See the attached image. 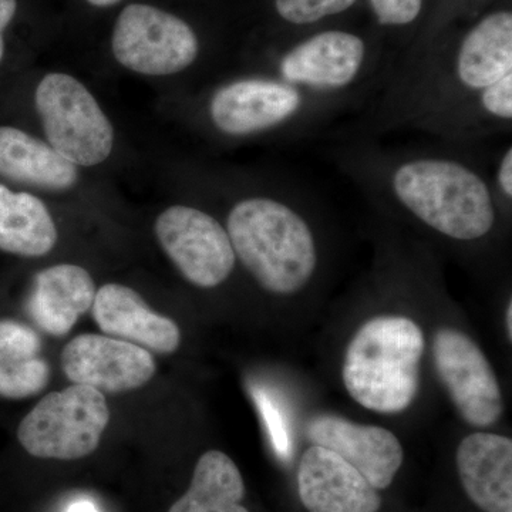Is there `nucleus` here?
Masks as SVG:
<instances>
[{"label":"nucleus","instance_id":"f257e3e1","mask_svg":"<svg viewBox=\"0 0 512 512\" xmlns=\"http://www.w3.org/2000/svg\"><path fill=\"white\" fill-rule=\"evenodd\" d=\"M326 158L377 207L450 244H487L508 220L471 147L387 146L380 138L335 136Z\"/></svg>","mask_w":512,"mask_h":512},{"label":"nucleus","instance_id":"f03ea898","mask_svg":"<svg viewBox=\"0 0 512 512\" xmlns=\"http://www.w3.org/2000/svg\"><path fill=\"white\" fill-rule=\"evenodd\" d=\"M512 74V12L485 13L450 52L426 50L400 63L352 126L335 136L380 138L420 128L441 113Z\"/></svg>","mask_w":512,"mask_h":512},{"label":"nucleus","instance_id":"7ed1b4c3","mask_svg":"<svg viewBox=\"0 0 512 512\" xmlns=\"http://www.w3.org/2000/svg\"><path fill=\"white\" fill-rule=\"evenodd\" d=\"M227 192L224 227L238 264L269 295L305 292L322 264L305 191L289 180H259Z\"/></svg>","mask_w":512,"mask_h":512},{"label":"nucleus","instance_id":"20e7f679","mask_svg":"<svg viewBox=\"0 0 512 512\" xmlns=\"http://www.w3.org/2000/svg\"><path fill=\"white\" fill-rule=\"evenodd\" d=\"M353 113L342 101L262 72L222 80L202 100L205 126L229 141L292 143L325 133L326 128Z\"/></svg>","mask_w":512,"mask_h":512},{"label":"nucleus","instance_id":"39448f33","mask_svg":"<svg viewBox=\"0 0 512 512\" xmlns=\"http://www.w3.org/2000/svg\"><path fill=\"white\" fill-rule=\"evenodd\" d=\"M426 336L416 320L399 313L367 319L345 350L342 380L346 392L369 412H406L419 396Z\"/></svg>","mask_w":512,"mask_h":512},{"label":"nucleus","instance_id":"423d86ee","mask_svg":"<svg viewBox=\"0 0 512 512\" xmlns=\"http://www.w3.org/2000/svg\"><path fill=\"white\" fill-rule=\"evenodd\" d=\"M262 73L309 92L342 101L362 113L389 79L390 69L372 43L348 29H323L289 42Z\"/></svg>","mask_w":512,"mask_h":512},{"label":"nucleus","instance_id":"0eeeda50","mask_svg":"<svg viewBox=\"0 0 512 512\" xmlns=\"http://www.w3.org/2000/svg\"><path fill=\"white\" fill-rule=\"evenodd\" d=\"M35 107L46 143L77 168L97 167L113 154V123L89 87L76 76L45 74L35 90Z\"/></svg>","mask_w":512,"mask_h":512},{"label":"nucleus","instance_id":"6e6552de","mask_svg":"<svg viewBox=\"0 0 512 512\" xmlns=\"http://www.w3.org/2000/svg\"><path fill=\"white\" fill-rule=\"evenodd\" d=\"M109 421L104 394L73 384L43 397L20 423L18 439L33 457L79 460L99 447Z\"/></svg>","mask_w":512,"mask_h":512},{"label":"nucleus","instance_id":"1a4fd4ad","mask_svg":"<svg viewBox=\"0 0 512 512\" xmlns=\"http://www.w3.org/2000/svg\"><path fill=\"white\" fill-rule=\"evenodd\" d=\"M111 52L128 72L171 77L200 62L202 46L187 20L156 6L131 3L116 20Z\"/></svg>","mask_w":512,"mask_h":512},{"label":"nucleus","instance_id":"9d476101","mask_svg":"<svg viewBox=\"0 0 512 512\" xmlns=\"http://www.w3.org/2000/svg\"><path fill=\"white\" fill-rule=\"evenodd\" d=\"M154 232L181 276L195 288H220L234 275L238 261L224 224L212 212L173 204L158 215Z\"/></svg>","mask_w":512,"mask_h":512},{"label":"nucleus","instance_id":"9b49d317","mask_svg":"<svg viewBox=\"0 0 512 512\" xmlns=\"http://www.w3.org/2000/svg\"><path fill=\"white\" fill-rule=\"evenodd\" d=\"M434 369L461 419L476 429H490L503 417V390L490 360L476 340L453 326L434 332Z\"/></svg>","mask_w":512,"mask_h":512},{"label":"nucleus","instance_id":"f8f14e48","mask_svg":"<svg viewBox=\"0 0 512 512\" xmlns=\"http://www.w3.org/2000/svg\"><path fill=\"white\" fill-rule=\"evenodd\" d=\"M64 375L100 393H126L153 379L156 360L148 350L107 335L76 336L62 352Z\"/></svg>","mask_w":512,"mask_h":512},{"label":"nucleus","instance_id":"ddd939ff","mask_svg":"<svg viewBox=\"0 0 512 512\" xmlns=\"http://www.w3.org/2000/svg\"><path fill=\"white\" fill-rule=\"evenodd\" d=\"M306 436L315 446L328 448L348 461L379 491L392 485L403 466L402 443L384 427L322 413L309 420Z\"/></svg>","mask_w":512,"mask_h":512},{"label":"nucleus","instance_id":"4468645a","mask_svg":"<svg viewBox=\"0 0 512 512\" xmlns=\"http://www.w3.org/2000/svg\"><path fill=\"white\" fill-rule=\"evenodd\" d=\"M298 493L309 512H379L382 498L355 467L312 444L298 467Z\"/></svg>","mask_w":512,"mask_h":512},{"label":"nucleus","instance_id":"2eb2a0df","mask_svg":"<svg viewBox=\"0 0 512 512\" xmlns=\"http://www.w3.org/2000/svg\"><path fill=\"white\" fill-rule=\"evenodd\" d=\"M92 311L97 326L110 338L160 355H170L180 348L181 332L177 323L158 315L140 293L126 285L101 286L94 296Z\"/></svg>","mask_w":512,"mask_h":512},{"label":"nucleus","instance_id":"dca6fc26","mask_svg":"<svg viewBox=\"0 0 512 512\" xmlns=\"http://www.w3.org/2000/svg\"><path fill=\"white\" fill-rule=\"evenodd\" d=\"M456 466L464 493L483 512H512V440L473 433L457 447Z\"/></svg>","mask_w":512,"mask_h":512},{"label":"nucleus","instance_id":"f3484780","mask_svg":"<svg viewBox=\"0 0 512 512\" xmlns=\"http://www.w3.org/2000/svg\"><path fill=\"white\" fill-rule=\"evenodd\" d=\"M511 131L512 74L471 94L420 128V133L437 138V141L463 147L511 136Z\"/></svg>","mask_w":512,"mask_h":512},{"label":"nucleus","instance_id":"a211bd4d","mask_svg":"<svg viewBox=\"0 0 512 512\" xmlns=\"http://www.w3.org/2000/svg\"><path fill=\"white\" fill-rule=\"evenodd\" d=\"M96 285L87 269L59 264L35 276L28 301L30 318L49 335H67L77 320L92 309Z\"/></svg>","mask_w":512,"mask_h":512},{"label":"nucleus","instance_id":"6ab92c4d","mask_svg":"<svg viewBox=\"0 0 512 512\" xmlns=\"http://www.w3.org/2000/svg\"><path fill=\"white\" fill-rule=\"evenodd\" d=\"M80 168L28 131L0 126V177L37 190L66 192L79 183Z\"/></svg>","mask_w":512,"mask_h":512},{"label":"nucleus","instance_id":"aec40b11","mask_svg":"<svg viewBox=\"0 0 512 512\" xmlns=\"http://www.w3.org/2000/svg\"><path fill=\"white\" fill-rule=\"evenodd\" d=\"M57 241L59 231L45 202L0 184V251L40 258L52 252Z\"/></svg>","mask_w":512,"mask_h":512},{"label":"nucleus","instance_id":"412c9836","mask_svg":"<svg viewBox=\"0 0 512 512\" xmlns=\"http://www.w3.org/2000/svg\"><path fill=\"white\" fill-rule=\"evenodd\" d=\"M245 484L241 471L222 451L202 454L187 493L168 512H249L242 505Z\"/></svg>","mask_w":512,"mask_h":512},{"label":"nucleus","instance_id":"4be33fe9","mask_svg":"<svg viewBox=\"0 0 512 512\" xmlns=\"http://www.w3.org/2000/svg\"><path fill=\"white\" fill-rule=\"evenodd\" d=\"M50 382V367L42 356L28 360H0V396L26 399L45 390Z\"/></svg>","mask_w":512,"mask_h":512},{"label":"nucleus","instance_id":"5701e85b","mask_svg":"<svg viewBox=\"0 0 512 512\" xmlns=\"http://www.w3.org/2000/svg\"><path fill=\"white\" fill-rule=\"evenodd\" d=\"M359 0H272L275 15L291 28L305 29L345 15Z\"/></svg>","mask_w":512,"mask_h":512},{"label":"nucleus","instance_id":"b1692460","mask_svg":"<svg viewBox=\"0 0 512 512\" xmlns=\"http://www.w3.org/2000/svg\"><path fill=\"white\" fill-rule=\"evenodd\" d=\"M40 352L42 339L36 330L15 320H0V360H28L40 356Z\"/></svg>","mask_w":512,"mask_h":512},{"label":"nucleus","instance_id":"393cba45","mask_svg":"<svg viewBox=\"0 0 512 512\" xmlns=\"http://www.w3.org/2000/svg\"><path fill=\"white\" fill-rule=\"evenodd\" d=\"M426 0H369L377 25L384 29L410 28L423 15Z\"/></svg>","mask_w":512,"mask_h":512},{"label":"nucleus","instance_id":"a878e982","mask_svg":"<svg viewBox=\"0 0 512 512\" xmlns=\"http://www.w3.org/2000/svg\"><path fill=\"white\" fill-rule=\"evenodd\" d=\"M491 191L498 207L510 220L512 212V144L508 141L494 158L493 167L488 170Z\"/></svg>","mask_w":512,"mask_h":512},{"label":"nucleus","instance_id":"bb28decb","mask_svg":"<svg viewBox=\"0 0 512 512\" xmlns=\"http://www.w3.org/2000/svg\"><path fill=\"white\" fill-rule=\"evenodd\" d=\"M16 10H18V2L16 0H0V63L5 56V30L15 18Z\"/></svg>","mask_w":512,"mask_h":512},{"label":"nucleus","instance_id":"cd10ccee","mask_svg":"<svg viewBox=\"0 0 512 512\" xmlns=\"http://www.w3.org/2000/svg\"><path fill=\"white\" fill-rule=\"evenodd\" d=\"M505 332H507L508 340H512V299H508L507 306H505Z\"/></svg>","mask_w":512,"mask_h":512},{"label":"nucleus","instance_id":"c85d7f7f","mask_svg":"<svg viewBox=\"0 0 512 512\" xmlns=\"http://www.w3.org/2000/svg\"><path fill=\"white\" fill-rule=\"evenodd\" d=\"M67 512H99V510L89 501H79V503L73 504Z\"/></svg>","mask_w":512,"mask_h":512},{"label":"nucleus","instance_id":"c756f323","mask_svg":"<svg viewBox=\"0 0 512 512\" xmlns=\"http://www.w3.org/2000/svg\"><path fill=\"white\" fill-rule=\"evenodd\" d=\"M86 2L94 8H111V6L120 3L121 0H86Z\"/></svg>","mask_w":512,"mask_h":512}]
</instances>
